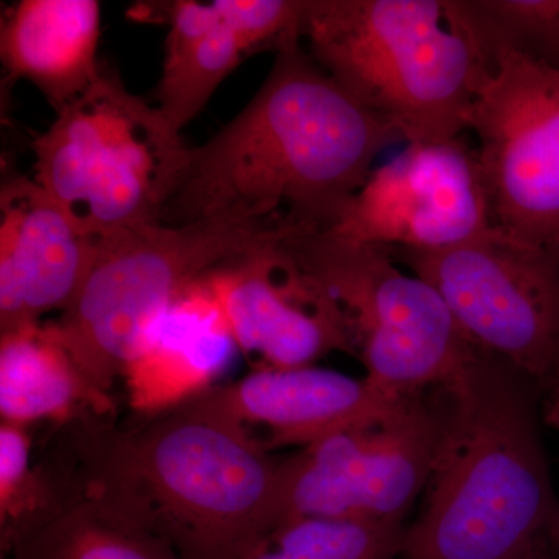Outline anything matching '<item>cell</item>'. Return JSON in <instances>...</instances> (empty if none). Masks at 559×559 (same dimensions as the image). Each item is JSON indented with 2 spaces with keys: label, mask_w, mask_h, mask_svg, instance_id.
Masks as SVG:
<instances>
[{
  "label": "cell",
  "mask_w": 559,
  "mask_h": 559,
  "mask_svg": "<svg viewBox=\"0 0 559 559\" xmlns=\"http://www.w3.org/2000/svg\"><path fill=\"white\" fill-rule=\"evenodd\" d=\"M440 388L443 441L399 559H514L559 547L544 389L481 348Z\"/></svg>",
  "instance_id": "3957f363"
},
{
  "label": "cell",
  "mask_w": 559,
  "mask_h": 559,
  "mask_svg": "<svg viewBox=\"0 0 559 559\" xmlns=\"http://www.w3.org/2000/svg\"><path fill=\"white\" fill-rule=\"evenodd\" d=\"M112 411L108 395L83 377L53 323L32 322L2 331L0 337V417L27 426L39 421L72 423L105 418Z\"/></svg>",
  "instance_id": "e0dca14e"
},
{
  "label": "cell",
  "mask_w": 559,
  "mask_h": 559,
  "mask_svg": "<svg viewBox=\"0 0 559 559\" xmlns=\"http://www.w3.org/2000/svg\"><path fill=\"white\" fill-rule=\"evenodd\" d=\"M164 69L156 106L182 132L246 57L212 3L179 0L168 5Z\"/></svg>",
  "instance_id": "ac0fdd59"
},
{
  "label": "cell",
  "mask_w": 559,
  "mask_h": 559,
  "mask_svg": "<svg viewBox=\"0 0 559 559\" xmlns=\"http://www.w3.org/2000/svg\"><path fill=\"white\" fill-rule=\"evenodd\" d=\"M97 245L35 179L20 176L3 183L0 331L64 311L90 274Z\"/></svg>",
  "instance_id": "4fadbf2b"
},
{
  "label": "cell",
  "mask_w": 559,
  "mask_h": 559,
  "mask_svg": "<svg viewBox=\"0 0 559 559\" xmlns=\"http://www.w3.org/2000/svg\"><path fill=\"white\" fill-rule=\"evenodd\" d=\"M406 399L381 392L366 378L311 364L288 369L264 366L241 380L215 385L194 401L245 428L267 429V450H304L334 433L380 421Z\"/></svg>",
  "instance_id": "5bb4252c"
},
{
  "label": "cell",
  "mask_w": 559,
  "mask_h": 559,
  "mask_svg": "<svg viewBox=\"0 0 559 559\" xmlns=\"http://www.w3.org/2000/svg\"><path fill=\"white\" fill-rule=\"evenodd\" d=\"M237 348L205 275L173 301L132 356L123 374L130 406L150 418L204 395Z\"/></svg>",
  "instance_id": "9a60e30c"
},
{
  "label": "cell",
  "mask_w": 559,
  "mask_h": 559,
  "mask_svg": "<svg viewBox=\"0 0 559 559\" xmlns=\"http://www.w3.org/2000/svg\"><path fill=\"white\" fill-rule=\"evenodd\" d=\"M275 53L246 108L190 150L162 224L329 230L369 178L378 154L404 142L320 69L301 39Z\"/></svg>",
  "instance_id": "6da1fadb"
},
{
  "label": "cell",
  "mask_w": 559,
  "mask_h": 559,
  "mask_svg": "<svg viewBox=\"0 0 559 559\" xmlns=\"http://www.w3.org/2000/svg\"><path fill=\"white\" fill-rule=\"evenodd\" d=\"M514 559H559V547H543Z\"/></svg>",
  "instance_id": "d4e9b609"
},
{
  "label": "cell",
  "mask_w": 559,
  "mask_h": 559,
  "mask_svg": "<svg viewBox=\"0 0 559 559\" xmlns=\"http://www.w3.org/2000/svg\"><path fill=\"white\" fill-rule=\"evenodd\" d=\"M190 150L156 105L103 69L33 143L35 180L84 234L102 240L160 223Z\"/></svg>",
  "instance_id": "5b68a950"
},
{
  "label": "cell",
  "mask_w": 559,
  "mask_h": 559,
  "mask_svg": "<svg viewBox=\"0 0 559 559\" xmlns=\"http://www.w3.org/2000/svg\"><path fill=\"white\" fill-rule=\"evenodd\" d=\"M280 235L227 223L117 231L98 240L90 274L55 331L92 388L109 396L145 334L183 290Z\"/></svg>",
  "instance_id": "8992f818"
},
{
  "label": "cell",
  "mask_w": 559,
  "mask_h": 559,
  "mask_svg": "<svg viewBox=\"0 0 559 559\" xmlns=\"http://www.w3.org/2000/svg\"><path fill=\"white\" fill-rule=\"evenodd\" d=\"M100 22L97 0H21L2 21L3 66L38 87L58 112L100 79Z\"/></svg>",
  "instance_id": "2e32d148"
},
{
  "label": "cell",
  "mask_w": 559,
  "mask_h": 559,
  "mask_svg": "<svg viewBox=\"0 0 559 559\" xmlns=\"http://www.w3.org/2000/svg\"><path fill=\"white\" fill-rule=\"evenodd\" d=\"M75 492V468L33 466L27 426L0 425V546L2 554L51 520Z\"/></svg>",
  "instance_id": "ffe728a7"
},
{
  "label": "cell",
  "mask_w": 559,
  "mask_h": 559,
  "mask_svg": "<svg viewBox=\"0 0 559 559\" xmlns=\"http://www.w3.org/2000/svg\"><path fill=\"white\" fill-rule=\"evenodd\" d=\"M485 58L516 51L559 68V0H462Z\"/></svg>",
  "instance_id": "7402d4cb"
},
{
  "label": "cell",
  "mask_w": 559,
  "mask_h": 559,
  "mask_svg": "<svg viewBox=\"0 0 559 559\" xmlns=\"http://www.w3.org/2000/svg\"><path fill=\"white\" fill-rule=\"evenodd\" d=\"M491 226L477 151L460 135L407 143L395 159L370 171L325 231L384 249L439 250Z\"/></svg>",
  "instance_id": "8fae6325"
},
{
  "label": "cell",
  "mask_w": 559,
  "mask_h": 559,
  "mask_svg": "<svg viewBox=\"0 0 559 559\" xmlns=\"http://www.w3.org/2000/svg\"><path fill=\"white\" fill-rule=\"evenodd\" d=\"M75 423L76 484L179 559H248L274 530L280 460L240 423L194 400L134 429Z\"/></svg>",
  "instance_id": "7a4b0ae2"
},
{
  "label": "cell",
  "mask_w": 559,
  "mask_h": 559,
  "mask_svg": "<svg viewBox=\"0 0 559 559\" xmlns=\"http://www.w3.org/2000/svg\"><path fill=\"white\" fill-rule=\"evenodd\" d=\"M213 5L248 57L259 50L278 51L300 39L307 0H215Z\"/></svg>",
  "instance_id": "603a6c76"
},
{
  "label": "cell",
  "mask_w": 559,
  "mask_h": 559,
  "mask_svg": "<svg viewBox=\"0 0 559 559\" xmlns=\"http://www.w3.org/2000/svg\"><path fill=\"white\" fill-rule=\"evenodd\" d=\"M7 559H179L167 540L76 484L51 520L21 536Z\"/></svg>",
  "instance_id": "d6986e66"
},
{
  "label": "cell",
  "mask_w": 559,
  "mask_h": 559,
  "mask_svg": "<svg viewBox=\"0 0 559 559\" xmlns=\"http://www.w3.org/2000/svg\"><path fill=\"white\" fill-rule=\"evenodd\" d=\"M543 419L544 425L559 430V345L554 381H551L549 392H547L546 400H544L543 404Z\"/></svg>",
  "instance_id": "cb8c5ba5"
},
{
  "label": "cell",
  "mask_w": 559,
  "mask_h": 559,
  "mask_svg": "<svg viewBox=\"0 0 559 559\" xmlns=\"http://www.w3.org/2000/svg\"><path fill=\"white\" fill-rule=\"evenodd\" d=\"M388 250L440 294L473 344L547 395L559 345L558 250L528 245L496 226L452 248Z\"/></svg>",
  "instance_id": "9c48e42d"
},
{
  "label": "cell",
  "mask_w": 559,
  "mask_h": 559,
  "mask_svg": "<svg viewBox=\"0 0 559 559\" xmlns=\"http://www.w3.org/2000/svg\"><path fill=\"white\" fill-rule=\"evenodd\" d=\"M285 237L261 242L209 274L235 344L278 369L311 366L331 352L355 356L340 307Z\"/></svg>",
  "instance_id": "7c38bea8"
},
{
  "label": "cell",
  "mask_w": 559,
  "mask_h": 559,
  "mask_svg": "<svg viewBox=\"0 0 559 559\" xmlns=\"http://www.w3.org/2000/svg\"><path fill=\"white\" fill-rule=\"evenodd\" d=\"M468 131L492 226L559 252V68L516 51L496 55Z\"/></svg>",
  "instance_id": "30bf717a"
},
{
  "label": "cell",
  "mask_w": 559,
  "mask_h": 559,
  "mask_svg": "<svg viewBox=\"0 0 559 559\" xmlns=\"http://www.w3.org/2000/svg\"><path fill=\"white\" fill-rule=\"evenodd\" d=\"M444 423L443 389H429L380 421L280 460L274 530L299 518L404 525L439 457Z\"/></svg>",
  "instance_id": "ba28073f"
},
{
  "label": "cell",
  "mask_w": 559,
  "mask_h": 559,
  "mask_svg": "<svg viewBox=\"0 0 559 559\" xmlns=\"http://www.w3.org/2000/svg\"><path fill=\"white\" fill-rule=\"evenodd\" d=\"M300 39L320 69L406 143L468 131L491 72L462 0H307Z\"/></svg>",
  "instance_id": "277c9868"
},
{
  "label": "cell",
  "mask_w": 559,
  "mask_h": 559,
  "mask_svg": "<svg viewBox=\"0 0 559 559\" xmlns=\"http://www.w3.org/2000/svg\"><path fill=\"white\" fill-rule=\"evenodd\" d=\"M285 242L340 307L364 378L381 392L409 396L440 388L479 348L440 294L401 271L388 249L325 230L290 234Z\"/></svg>",
  "instance_id": "52a82bcc"
},
{
  "label": "cell",
  "mask_w": 559,
  "mask_h": 559,
  "mask_svg": "<svg viewBox=\"0 0 559 559\" xmlns=\"http://www.w3.org/2000/svg\"><path fill=\"white\" fill-rule=\"evenodd\" d=\"M406 525L299 518L278 525L248 559H399Z\"/></svg>",
  "instance_id": "44dd1931"
}]
</instances>
